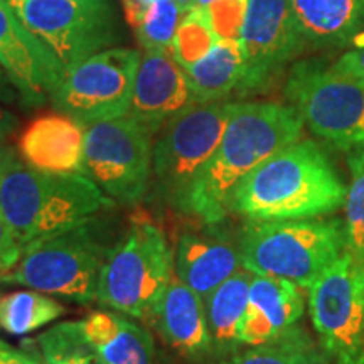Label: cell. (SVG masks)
I'll return each mask as SVG.
<instances>
[{"label": "cell", "instance_id": "1", "mask_svg": "<svg viewBox=\"0 0 364 364\" xmlns=\"http://www.w3.org/2000/svg\"><path fill=\"white\" fill-rule=\"evenodd\" d=\"M304 125L292 105L235 102L221 142L196 182L186 213L208 225L225 220L240 181L273 154L299 142Z\"/></svg>", "mask_w": 364, "mask_h": 364}, {"label": "cell", "instance_id": "2", "mask_svg": "<svg viewBox=\"0 0 364 364\" xmlns=\"http://www.w3.org/2000/svg\"><path fill=\"white\" fill-rule=\"evenodd\" d=\"M348 188L331 159L314 140H302L273 154L230 198V211L248 221L321 218L346 204Z\"/></svg>", "mask_w": 364, "mask_h": 364}, {"label": "cell", "instance_id": "3", "mask_svg": "<svg viewBox=\"0 0 364 364\" xmlns=\"http://www.w3.org/2000/svg\"><path fill=\"white\" fill-rule=\"evenodd\" d=\"M113 203L80 172H44L17 159L0 179V216L11 226L22 248L91 221Z\"/></svg>", "mask_w": 364, "mask_h": 364}, {"label": "cell", "instance_id": "4", "mask_svg": "<svg viewBox=\"0 0 364 364\" xmlns=\"http://www.w3.org/2000/svg\"><path fill=\"white\" fill-rule=\"evenodd\" d=\"M344 250V223L318 218L250 221L240 241L243 268L307 290Z\"/></svg>", "mask_w": 364, "mask_h": 364}, {"label": "cell", "instance_id": "5", "mask_svg": "<svg viewBox=\"0 0 364 364\" xmlns=\"http://www.w3.org/2000/svg\"><path fill=\"white\" fill-rule=\"evenodd\" d=\"M174 275V252L162 228L136 220L115 248L108 250L98 280L102 306L147 321Z\"/></svg>", "mask_w": 364, "mask_h": 364}, {"label": "cell", "instance_id": "6", "mask_svg": "<svg viewBox=\"0 0 364 364\" xmlns=\"http://www.w3.org/2000/svg\"><path fill=\"white\" fill-rule=\"evenodd\" d=\"M233 103L193 105L159 130L152 154L154 191L172 208L188 209L196 182L221 142Z\"/></svg>", "mask_w": 364, "mask_h": 364}, {"label": "cell", "instance_id": "7", "mask_svg": "<svg viewBox=\"0 0 364 364\" xmlns=\"http://www.w3.org/2000/svg\"><path fill=\"white\" fill-rule=\"evenodd\" d=\"M107 253L108 250L86 221L26 245L19 263L0 284L29 287L48 295L90 304L97 300L100 272Z\"/></svg>", "mask_w": 364, "mask_h": 364}, {"label": "cell", "instance_id": "8", "mask_svg": "<svg viewBox=\"0 0 364 364\" xmlns=\"http://www.w3.org/2000/svg\"><path fill=\"white\" fill-rule=\"evenodd\" d=\"M284 93L318 139L344 152L364 145V86L336 73L326 59L295 61Z\"/></svg>", "mask_w": 364, "mask_h": 364}, {"label": "cell", "instance_id": "9", "mask_svg": "<svg viewBox=\"0 0 364 364\" xmlns=\"http://www.w3.org/2000/svg\"><path fill=\"white\" fill-rule=\"evenodd\" d=\"M27 29L68 68L124 38L113 0H6Z\"/></svg>", "mask_w": 364, "mask_h": 364}, {"label": "cell", "instance_id": "10", "mask_svg": "<svg viewBox=\"0 0 364 364\" xmlns=\"http://www.w3.org/2000/svg\"><path fill=\"white\" fill-rule=\"evenodd\" d=\"M154 135L127 115L86 125L81 174L113 201H142L152 181Z\"/></svg>", "mask_w": 364, "mask_h": 364}, {"label": "cell", "instance_id": "11", "mask_svg": "<svg viewBox=\"0 0 364 364\" xmlns=\"http://www.w3.org/2000/svg\"><path fill=\"white\" fill-rule=\"evenodd\" d=\"M140 58L136 49L115 46L81 59L65 70L49 98L53 107L85 127L125 117Z\"/></svg>", "mask_w": 364, "mask_h": 364}, {"label": "cell", "instance_id": "12", "mask_svg": "<svg viewBox=\"0 0 364 364\" xmlns=\"http://www.w3.org/2000/svg\"><path fill=\"white\" fill-rule=\"evenodd\" d=\"M321 346L336 364H364V268L348 250L309 289Z\"/></svg>", "mask_w": 364, "mask_h": 364}, {"label": "cell", "instance_id": "13", "mask_svg": "<svg viewBox=\"0 0 364 364\" xmlns=\"http://www.w3.org/2000/svg\"><path fill=\"white\" fill-rule=\"evenodd\" d=\"M240 43L245 53L241 97L267 90L307 51L290 0H248Z\"/></svg>", "mask_w": 364, "mask_h": 364}, {"label": "cell", "instance_id": "14", "mask_svg": "<svg viewBox=\"0 0 364 364\" xmlns=\"http://www.w3.org/2000/svg\"><path fill=\"white\" fill-rule=\"evenodd\" d=\"M0 66L31 107L51 98L65 75L61 61L22 24L6 0H0Z\"/></svg>", "mask_w": 364, "mask_h": 364}, {"label": "cell", "instance_id": "15", "mask_svg": "<svg viewBox=\"0 0 364 364\" xmlns=\"http://www.w3.org/2000/svg\"><path fill=\"white\" fill-rule=\"evenodd\" d=\"M198 105L188 81L169 49H144L135 75L127 117L157 134L171 118Z\"/></svg>", "mask_w": 364, "mask_h": 364}, {"label": "cell", "instance_id": "16", "mask_svg": "<svg viewBox=\"0 0 364 364\" xmlns=\"http://www.w3.org/2000/svg\"><path fill=\"white\" fill-rule=\"evenodd\" d=\"M85 130L78 120L61 112L44 113L26 127L19 154L27 166L54 174H73L83 167Z\"/></svg>", "mask_w": 364, "mask_h": 364}, {"label": "cell", "instance_id": "17", "mask_svg": "<svg viewBox=\"0 0 364 364\" xmlns=\"http://www.w3.org/2000/svg\"><path fill=\"white\" fill-rule=\"evenodd\" d=\"M147 321L181 356L199 359L213 349L204 300L176 273Z\"/></svg>", "mask_w": 364, "mask_h": 364}, {"label": "cell", "instance_id": "18", "mask_svg": "<svg viewBox=\"0 0 364 364\" xmlns=\"http://www.w3.org/2000/svg\"><path fill=\"white\" fill-rule=\"evenodd\" d=\"M304 306L302 287L287 279L255 273L240 326V344L257 346L277 338L297 324Z\"/></svg>", "mask_w": 364, "mask_h": 364}, {"label": "cell", "instance_id": "19", "mask_svg": "<svg viewBox=\"0 0 364 364\" xmlns=\"http://www.w3.org/2000/svg\"><path fill=\"white\" fill-rule=\"evenodd\" d=\"M240 268V248L221 238L184 233L176 245L174 273L203 300Z\"/></svg>", "mask_w": 364, "mask_h": 364}, {"label": "cell", "instance_id": "20", "mask_svg": "<svg viewBox=\"0 0 364 364\" xmlns=\"http://www.w3.org/2000/svg\"><path fill=\"white\" fill-rule=\"evenodd\" d=\"M307 49H341L364 38V0H290Z\"/></svg>", "mask_w": 364, "mask_h": 364}, {"label": "cell", "instance_id": "21", "mask_svg": "<svg viewBox=\"0 0 364 364\" xmlns=\"http://www.w3.org/2000/svg\"><path fill=\"white\" fill-rule=\"evenodd\" d=\"M81 326L86 341L105 364H156L152 334L125 314L93 312Z\"/></svg>", "mask_w": 364, "mask_h": 364}, {"label": "cell", "instance_id": "22", "mask_svg": "<svg viewBox=\"0 0 364 364\" xmlns=\"http://www.w3.org/2000/svg\"><path fill=\"white\" fill-rule=\"evenodd\" d=\"M198 105L223 102L238 93L245 75V53L240 41L220 39L203 59L184 70Z\"/></svg>", "mask_w": 364, "mask_h": 364}, {"label": "cell", "instance_id": "23", "mask_svg": "<svg viewBox=\"0 0 364 364\" xmlns=\"http://www.w3.org/2000/svg\"><path fill=\"white\" fill-rule=\"evenodd\" d=\"M255 273L240 268L204 299L213 348L220 354H231L240 344V326L248 306L250 284Z\"/></svg>", "mask_w": 364, "mask_h": 364}, {"label": "cell", "instance_id": "24", "mask_svg": "<svg viewBox=\"0 0 364 364\" xmlns=\"http://www.w3.org/2000/svg\"><path fill=\"white\" fill-rule=\"evenodd\" d=\"M223 364H329V354L295 324L267 343L233 353Z\"/></svg>", "mask_w": 364, "mask_h": 364}, {"label": "cell", "instance_id": "25", "mask_svg": "<svg viewBox=\"0 0 364 364\" xmlns=\"http://www.w3.org/2000/svg\"><path fill=\"white\" fill-rule=\"evenodd\" d=\"M66 309L51 295L38 290H17L0 295V327L12 336H24L51 324Z\"/></svg>", "mask_w": 364, "mask_h": 364}, {"label": "cell", "instance_id": "26", "mask_svg": "<svg viewBox=\"0 0 364 364\" xmlns=\"http://www.w3.org/2000/svg\"><path fill=\"white\" fill-rule=\"evenodd\" d=\"M218 38L204 7H191L182 17L172 41V56L182 70H188L215 48Z\"/></svg>", "mask_w": 364, "mask_h": 364}, {"label": "cell", "instance_id": "27", "mask_svg": "<svg viewBox=\"0 0 364 364\" xmlns=\"http://www.w3.org/2000/svg\"><path fill=\"white\" fill-rule=\"evenodd\" d=\"M351 186L346 198V250L364 268V145L348 152Z\"/></svg>", "mask_w": 364, "mask_h": 364}, {"label": "cell", "instance_id": "28", "mask_svg": "<svg viewBox=\"0 0 364 364\" xmlns=\"http://www.w3.org/2000/svg\"><path fill=\"white\" fill-rule=\"evenodd\" d=\"M38 344L44 364H78L95 353L85 338L81 321L54 326L39 336Z\"/></svg>", "mask_w": 364, "mask_h": 364}, {"label": "cell", "instance_id": "29", "mask_svg": "<svg viewBox=\"0 0 364 364\" xmlns=\"http://www.w3.org/2000/svg\"><path fill=\"white\" fill-rule=\"evenodd\" d=\"M176 0H156L135 27V36L142 49H172L176 31L184 17Z\"/></svg>", "mask_w": 364, "mask_h": 364}, {"label": "cell", "instance_id": "30", "mask_svg": "<svg viewBox=\"0 0 364 364\" xmlns=\"http://www.w3.org/2000/svg\"><path fill=\"white\" fill-rule=\"evenodd\" d=\"M247 6L248 0H215L204 6L218 38L240 41Z\"/></svg>", "mask_w": 364, "mask_h": 364}, {"label": "cell", "instance_id": "31", "mask_svg": "<svg viewBox=\"0 0 364 364\" xmlns=\"http://www.w3.org/2000/svg\"><path fill=\"white\" fill-rule=\"evenodd\" d=\"M22 245L14 235L11 226L0 216V280L21 260Z\"/></svg>", "mask_w": 364, "mask_h": 364}, {"label": "cell", "instance_id": "32", "mask_svg": "<svg viewBox=\"0 0 364 364\" xmlns=\"http://www.w3.org/2000/svg\"><path fill=\"white\" fill-rule=\"evenodd\" d=\"M336 73L364 86V43H359L348 49L332 63Z\"/></svg>", "mask_w": 364, "mask_h": 364}, {"label": "cell", "instance_id": "33", "mask_svg": "<svg viewBox=\"0 0 364 364\" xmlns=\"http://www.w3.org/2000/svg\"><path fill=\"white\" fill-rule=\"evenodd\" d=\"M120 2L122 7H124L127 22L135 29V27L142 22L149 7L152 6L156 0H120Z\"/></svg>", "mask_w": 364, "mask_h": 364}, {"label": "cell", "instance_id": "34", "mask_svg": "<svg viewBox=\"0 0 364 364\" xmlns=\"http://www.w3.org/2000/svg\"><path fill=\"white\" fill-rule=\"evenodd\" d=\"M0 364H41L34 358L27 356L26 353L12 348L4 341H0Z\"/></svg>", "mask_w": 364, "mask_h": 364}, {"label": "cell", "instance_id": "35", "mask_svg": "<svg viewBox=\"0 0 364 364\" xmlns=\"http://www.w3.org/2000/svg\"><path fill=\"white\" fill-rule=\"evenodd\" d=\"M16 127L17 118L14 117L11 112L4 110V108L0 107V140H4L7 135H11Z\"/></svg>", "mask_w": 364, "mask_h": 364}, {"label": "cell", "instance_id": "36", "mask_svg": "<svg viewBox=\"0 0 364 364\" xmlns=\"http://www.w3.org/2000/svg\"><path fill=\"white\" fill-rule=\"evenodd\" d=\"M14 86L11 81H9L6 71L2 70V66H0V100H4V102H11L14 98Z\"/></svg>", "mask_w": 364, "mask_h": 364}, {"label": "cell", "instance_id": "37", "mask_svg": "<svg viewBox=\"0 0 364 364\" xmlns=\"http://www.w3.org/2000/svg\"><path fill=\"white\" fill-rule=\"evenodd\" d=\"M16 157V152L11 147H0V179H2L4 172L7 171V167L11 166V162Z\"/></svg>", "mask_w": 364, "mask_h": 364}, {"label": "cell", "instance_id": "38", "mask_svg": "<svg viewBox=\"0 0 364 364\" xmlns=\"http://www.w3.org/2000/svg\"><path fill=\"white\" fill-rule=\"evenodd\" d=\"M78 364H105L97 353H91L90 356H86L85 359H81Z\"/></svg>", "mask_w": 364, "mask_h": 364}, {"label": "cell", "instance_id": "39", "mask_svg": "<svg viewBox=\"0 0 364 364\" xmlns=\"http://www.w3.org/2000/svg\"><path fill=\"white\" fill-rule=\"evenodd\" d=\"M176 2L179 4L181 9H182V11H184V12H188L189 9L194 6V0H176Z\"/></svg>", "mask_w": 364, "mask_h": 364}, {"label": "cell", "instance_id": "40", "mask_svg": "<svg viewBox=\"0 0 364 364\" xmlns=\"http://www.w3.org/2000/svg\"><path fill=\"white\" fill-rule=\"evenodd\" d=\"M211 2H215V0H194V6L193 7H204V6H208V4H211Z\"/></svg>", "mask_w": 364, "mask_h": 364}]
</instances>
